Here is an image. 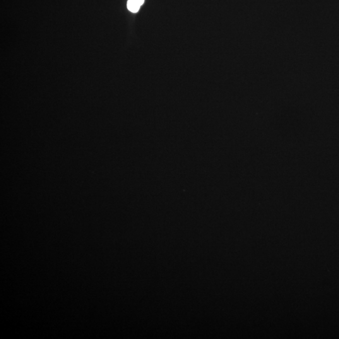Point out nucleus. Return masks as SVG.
<instances>
[{"label": "nucleus", "mask_w": 339, "mask_h": 339, "mask_svg": "<svg viewBox=\"0 0 339 339\" xmlns=\"http://www.w3.org/2000/svg\"><path fill=\"white\" fill-rule=\"evenodd\" d=\"M145 0H128L127 8L132 13H137L143 5Z\"/></svg>", "instance_id": "1"}]
</instances>
